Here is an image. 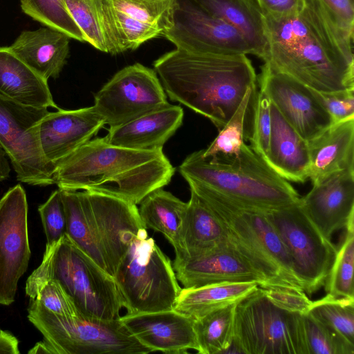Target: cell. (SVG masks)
<instances>
[{"mask_svg": "<svg viewBox=\"0 0 354 354\" xmlns=\"http://www.w3.org/2000/svg\"><path fill=\"white\" fill-rule=\"evenodd\" d=\"M263 22L264 63L318 92L354 90V36L319 0H305L291 16H263Z\"/></svg>", "mask_w": 354, "mask_h": 354, "instance_id": "6da1fadb", "label": "cell"}, {"mask_svg": "<svg viewBox=\"0 0 354 354\" xmlns=\"http://www.w3.org/2000/svg\"><path fill=\"white\" fill-rule=\"evenodd\" d=\"M169 98L208 118L219 130L257 76L246 55L197 53L176 48L153 62Z\"/></svg>", "mask_w": 354, "mask_h": 354, "instance_id": "7a4b0ae2", "label": "cell"}, {"mask_svg": "<svg viewBox=\"0 0 354 354\" xmlns=\"http://www.w3.org/2000/svg\"><path fill=\"white\" fill-rule=\"evenodd\" d=\"M175 169L162 149L138 150L91 139L56 164L55 184L63 190H85L138 205L168 185Z\"/></svg>", "mask_w": 354, "mask_h": 354, "instance_id": "3957f363", "label": "cell"}, {"mask_svg": "<svg viewBox=\"0 0 354 354\" xmlns=\"http://www.w3.org/2000/svg\"><path fill=\"white\" fill-rule=\"evenodd\" d=\"M60 190L66 234L114 277L130 243L146 228L137 205L89 191Z\"/></svg>", "mask_w": 354, "mask_h": 354, "instance_id": "277c9868", "label": "cell"}, {"mask_svg": "<svg viewBox=\"0 0 354 354\" xmlns=\"http://www.w3.org/2000/svg\"><path fill=\"white\" fill-rule=\"evenodd\" d=\"M178 171L188 185H197L263 209L297 202L300 196L250 145L236 156L206 158L202 150L188 155Z\"/></svg>", "mask_w": 354, "mask_h": 354, "instance_id": "5b68a950", "label": "cell"}, {"mask_svg": "<svg viewBox=\"0 0 354 354\" xmlns=\"http://www.w3.org/2000/svg\"><path fill=\"white\" fill-rule=\"evenodd\" d=\"M222 223L229 246L268 288L304 290L288 254L264 209L230 198L197 185H189Z\"/></svg>", "mask_w": 354, "mask_h": 354, "instance_id": "8992f818", "label": "cell"}, {"mask_svg": "<svg viewBox=\"0 0 354 354\" xmlns=\"http://www.w3.org/2000/svg\"><path fill=\"white\" fill-rule=\"evenodd\" d=\"M49 279L61 284L81 316L109 320L120 317L124 302L114 277L66 234L46 245L41 264L26 281V295Z\"/></svg>", "mask_w": 354, "mask_h": 354, "instance_id": "52a82bcc", "label": "cell"}, {"mask_svg": "<svg viewBox=\"0 0 354 354\" xmlns=\"http://www.w3.org/2000/svg\"><path fill=\"white\" fill-rule=\"evenodd\" d=\"M128 314L171 310L180 292L171 260L142 229L114 277Z\"/></svg>", "mask_w": 354, "mask_h": 354, "instance_id": "ba28073f", "label": "cell"}, {"mask_svg": "<svg viewBox=\"0 0 354 354\" xmlns=\"http://www.w3.org/2000/svg\"><path fill=\"white\" fill-rule=\"evenodd\" d=\"M28 319L54 354H147L119 319L65 317L30 299Z\"/></svg>", "mask_w": 354, "mask_h": 354, "instance_id": "9c48e42d", "label": "cell"}, {"mask_svg": "<svg viewBox=\"0 0 354 354\" xmlns=\"http://www.w3.org/2000/svg\"><path fill=\"white\" fill-rule=\"evenodd\" d=\"M299 201L264 212L282 241L305 293L312 295L325 285L337 247L311 222Z\"/></svg>", "mask_w": 354, "mask_h": 354, "instance_id": "30bf717a", "label": "cell"}, {"mask_svg": "<svg viewBox=\"0 0 354 354\" xmlns=\"http://www.w3.org/2000/svg\"><path fill=\"white\" fill-rule=\"evenodd\" d=\"M299 316L275 306L258 287L236 304L233 337L245 354H301Z\"/></svg>", "mask_w": 354, "mask_h": 354, "instance_id": "8fae6325", "label": "cell"}, {"mask_svg": "<svg viewBox=\"0 0 354 354\" xmlns=\"http://www.w3.org/2000/svg\"><path fill=\"white\" fill-rule=\"evenodd\" d=\"M177 0H91L100 24L106 53L135 50L163 36L171 25Z\"/></svg>", "mask_w": 354, "mask_h": 354, "instance_id": "7c38bea8", "label": "cell"}, {"mask_svg": "<svg viewBox=\"0 0 354 354\" xmlns=\"http://www.w3.org/2000/svg\"><path fill=\"white\" fill-rule=\"evenodd\" d=\"M49 112L0 94V146L19 181L39 186L55 184V166L44 156L38 136V124Z\"/></svg>", "mask_w": 354, "mask_h": 354, "instance_id": "4fadbf2b", "label": "cell"}, {"mask_svg": "<svg viewBox=\"0 0 354 354\" xmlns=\"http://www.w3.org/2000/svg\"><path fill=\"white\" fill-rule=\"evenodd\" d=\"M154 69L140 63L118 71L95 94L93 107L109 127L133 120L168 104Z\"/></svg>", "mask_w": 354, "mask_h": 354, "instance_id": "5bb4252c", "label": "cell"}, {"mask_svg": "<svg viewBox=\"0 0 354 354\" xmlns=\"http://www.w3.org/2000/svg\"><path fill=\"white\" fill-rule=\"evenodd\" d=\"M163 36L176 48L188 52L254 55L253 48L239 30L192 0L176 1L171 25Z\"/></svg>", "mask_w": 354, "mask_h": 354, "instance_id": "9a60e30c", "label": "cell"}, {"mask_svg": "<svg viewBox=\"0 0 354 354\" xmlns=\"http://www.w3.org/2000/svg\"><path fill=\"white\" fill-rule=\"evenodd\" d=\"M30 254L26 194L17 185L0 200V305L15 301L19 280L28 269Z\"/></svg>", "mask_w": 354, "mask_h": 354, "instance_id": "2e32d148", "label": "cell"}, {"mask_svg": "<svg viewBox=\"0 0 354 354\" xmlns=\"http://www.w3.org/2000/svg\"><path fill=\"white\" fill-rule=\"evenodd\" d=\"M261 68L257 77L260 88L301 138L310 141L333 124L310 88L266 63Z\"/></svg>", "mask_w": 354, "mask_h": 354, "instance_id": "e0dca14e", "label": "cell"}, {"mask_svg": "<svg viewBox=\"0 0 354 354\" xmlns=\"http://www.w3.org/2000/svg\"><path fill=\"white\" fill-rule=\"evenodd\" d=\"M120 320L129 333L151 352L187 353L197 351L194 319L175 309L128 314Z\"/></svg>", "mask_w": 354, "mask_h": 354, "instance_id": "ac0fdd59", "label": "cell"}, {"mask_svg": "<svg viewBox=\"0 0 354 354\" xmlns=\"http://www.w3.org/2000/svg\"><path fill=\"white\" fill-rule=\"evenodd\" d=\"M104 124L93 106L49 112L38 124L43 154L55 167L90 140Z\"/></svg>", "mask_w": 354, "mask_h": 354, "instance_id": "d6986e66", "label": "cell"}, {"mask_svg": "<svg viewBox=\"0 0 354 354\" xmlns=\"http://www.w3.org/2000/svg\"><path fill=\"white\" fill-rule=\"evenodd\" d=\"M300 205L311 222L326 238L346 228L354 218V171L336 175L313 185L300 197Z\"/></svg>", "mask_w": 354, "mask_h": 354, "instance_id": "ffe728a7", "label": "cell"}, {"mask_svg": "<svg viewBox=\"0 0 354 354\" xmlns=\"http://www.w3.org/2000/svg\"><path fill=\"white\" fill-rule=\"evenodd\" d=\"M173 267L185 288L221 282H255L268 288L265 281L229 245L196 259L174 261Z\"/></svg>", "mask_w": 354, "mask_h": 354, "instance_id": "44dd1931", "label": "cell"}, {"mask_svg": "<svg viewBox=\"0 0 354 354\" xmlns=\"http://www.w3.org/2000/svg\"><path fill=\"white\" fill-rule=\"evenodd\" d=\"M183 109L169 103L124 124L109 127L104 137L110 144L138 150L163 148L183 120Z\"/></svg>", "mask_w": 354, "mask_h": 354, "instance_id": "7402d4cb", "label": "cell"}, {"mask_svg": "<svg viewBox=\"0 0 354 354\" xmlns=\"http://www.w3.org/2000/svg\"><path fill=\"white\" fill-rule=\"evenodd\" d=\"M308 144L313 185L354 171V118L333 124Z\"/></svg>", "mask_w": 354, "mask_h": 354, "instance_id": "603a6c76", "label": "cell"}, {"mask_svg": "<svg viewBox=\"0 0 354 354\" xmlns=\"http://www.w3.org/2000/svg\"><path fill=\"white\" fill-rule=\"evenodd\" d=\"M271 129L267 154L268 165L287 181L304 183L309 179L308 142L290 126L270 101Z\"/></svg>", "mask_w": 354, "mask_h": 354, "instance_id": "cb8c5ba5", "label": "cell"}, {"mask_svg": "<svg viewBox=\"0 0 354 354\" xmlns=\"http://www.w3.org/2000/svg\"><path fill=\"white\" fill-rule=\"evenodd\" d=\"M190 193L174 261L196 259L228 245L218 217L194 192Z\"/></svg>", "mask_w": 354, "mask_h": 354, "instance_id": "d4e9b609", "label": "cell"}, {"mask_svg": "<svg viewBox=\"0 0 354 354\" xmlns=\"http://www.w3.org/2000/svg\"><path fill=\"white\" fill-rule=\"evenodd\" d=\"M70 37L50 27L24 30L8 48L44 79L59 76L69 54Z\"/></svg>", "mask_w": 354, "mask_h": 354, "instance_id": "484cf974", "label": "cell"}, {"mask_svg": "<svg viewBox=\"0 0 354 354\" xmlns=\"http://www.w3.org/2000/svg\"><path fill=\"white\" fill-rule=\"evenodd\" d=\"M48 80L18 58L8 47H0V94L19 104L37 108H60Z\"/></svg>", "mask_w": 354, "mask_h": 354, "instance_id": "4316f807", "label": "cell"}, {"mask_svg": "<svg viewBox=\"0 0 354 354\" xmlns=\"http://www.w3.org/2000/svg\"><path fill=\"white\" fill-rule=\"evenodd\" d=\"M201 8L236 28L263 59L267 42L263 15L257 0H192Z\"/></svg>", "mask_w": 354, "mask_h": 354, "instance_id": "83f0119b", "label": "cell"}, {"mask_svg": "<svg viewBox=\"0 0 354 354\" xmlns=\"http://www.w3.org/2000/svg\"><path fill=\"white\" fill-rule=\"evenodd\" d=\"M259 287L255 282H221L181 288L174 309L198 318L212 311L239 302Z\"/></svg>", "mask_w": 354, "mask_h": 354, "instance_id": "f1b7e54d", "label": "cell"}, {"mask_svg": "<svg viewBox=\"0 0 354 354\" xmlns=\"http://www.w3.org/2000/svg\"><path fill=\"white\" fill-rule=\"evenodd\" d=\"M140 204L139 215L146 228L162 234L176 250L187 203L159 188L147 195Z\"/></svg>", "mask_w": 354, "mask_h": 354, "instance_id": "f546056e", "label": "cell"}, {"mask_svg": "<svg viewBox=\"0 0 354 354\" xmlns=\"http://www.w3.org/2000/svg\"><path fill=\"white\" fill-rule=\"evenodd\" d=\"M257 93V86L248 88L232 116L219 130L208 147L202 149L204 157L230 156L239 153L245 141L249 138Z\"/></svg>", "mask_w": 354, "mask_h": 354, "instance_id": "4dcf8cb0", "label": "cell"}, {"mask_svg": "<svg viewBox=\"0 0 354 354\" xmlns=\"http://www.w3.org/2000/svg\"><path fill=\"white\" fill-rule=\"evenodd\" d=\"M235 306L230 304L194 319L198 353L221 354L229 346L234 333Z\"/></svg>", "mask_w": 354, "mask_h": 354, "instance_id": "1f68e13d", "label": "cell"}, {"mask_svg": "<svg viewBox=\"0 0 354 354\" xmlns=\"http://www.w3.org/2000/svg\"><path fill=\"white\" fill-rule=\"evenodd\" d=\"M301 354H353L354 346L308 312L299 315Z\"/></svg>", "mask_w": 354, "mask_h": 354, "instance_id": "d6a6232c", "label": "cell"}, {"mask_svg": "<svg viewBox=\"0 0 354 354\" xmlns=\"http://www.w3.org/2000/svg\"><path fill=\"white\" fill-rule=\"evenodd\" d=\"M346 234L338 247L325 283L327 294L354 299V218L346 227Z\"/></svg>", "mask_w": 354, "mask_h": 354, "instance_id": "836d02e7", "label": "cell"}, {"mask_svg": "<svg viewBox=\"0 0 354 354\" xmlns=\"http://www.w3.org/2000/svg\"><path fill=\"white\" fill-rule=\"evenodd\" d=\"M308 313L354 346V299L326 294L312 301Z\"/></svg>", "mask_w": 354, "mask_h": 354, "instance_id": "e575fe53", "label": "cell"}, {"mask_svg": "<svg viewBox=\"0 0 354 354\" xmlns=\"http://www.w3.org/2000/svg\"><path fill=\"white\" fill-rule=\"evenodd\" d=\"M22 11L46 26L64 32L71 39L84 41V38L64 0H21Z\"/></svg>", "mask_w": 354, "mask_h": 354, "instance_id": "d590c367", "label": "cell"}, {"mask_svg": "<svg viewBox=\"0 0 354 354\" xmlns=\"http://www.w3.org/2000/svg\"><path fill=\"white\" fill-rule=\"evenodd\" d=\"M71 17L83 34L84 41L106 53V46L91 0H64Z\"/></svg>", "mask_w": 354, "mask_h": 354, "instance_id": "8d00e7d4", "label": "cell"}, {"mask_svg": "<svg viewBox=\"0 0 354 354\" xmlns=\"http://www.w3.org/2000/svg\"><path fill=\"white\" fill-rule=\"evenodd\" d=\"M30 299L39 302L50 312L62 317L81 316L72 298L55 279H49L27 295Z\"/></svg>", "mask_w": 354, "mask_h": 354, "instance_id": "74e56055", "label": "cell"}, {"mask_svg": "<svg viewBox=\"0 0 354 354\" xmlns=\"http://www.w3.org/2000/svg\"><path fill=\"white\" fill-rule=\"evenodd\" d=\"M270 129V100L260 88L255 99L248 140L252 149L263 159L268 149Z\"/></svg>", "mask_w": 354, "mask_h": 354, "instance_id": "f35d334b", "label": "cell"}, {"mask_svg": "<svg viewBox=\"0 0 354 354\" xmlns=\"http://www.w3.org/2000/svg\"><path fill=\"white\" fill-rule=\"evenodd\" d=\"M38 212L46 236V245L56 243L66 234V230L61 190L58 189L54 191L48 200L39 206Z\"/></svg>", "mask_w": 354, "mask_h": 354, "instance_id": "ab89813d", "label": "cell"}, {"mask_svg": "<svg viewBox=\"0 0 354 354\" xmlns=\"http://www.w3.org/2000/svg\"><path fill=\"white\" fill-rule=\"evenodd\" d=\"M311 90L330 115L333 124L354 118V90L331 93Z\"/></svg>", "mask_w": 354, "mask_h": 354, "instance_id": "60d3db41", "label": "cell"}, {"mask_svg": "<svg viewBox=\"0 0 354 354\" xmlns=\"http://www.w3.org/2000/svg\"><path fill=\"white\" fill-rule=\"evenodd\" d=\"M261 288L266 297L281 310L299 315L309 310L312 301L304 291L289 288Z\"/></svg>", "mask_w": 354, "mask_h": 354, "instance_id": "b9f144b4", "label": "cell"}, {"mask_svg": "<svg viewBox=\"0 0 354 354\" xmlns=\"http://www.w3.org/2000/svg\"><path fill=\"white\" fill-rule=\"evenodd\" d=\"M336 23L354 36V0H319Z\"/></svg>", "mask_w": 354, "mask_h": 354, "instance_id": "7bdbcfd3", "label": "cell"}, {"mask_svg": "<svg viewBox=\"0 0 354 354\" xmlns=\"http://www.w3.org/2000/svg\"><path fill=\"white\" fill-rule=\"evenodd\" d=\"M263 16L281 18L298 13L305 0H257Z\"/></svg>", "mask_w": 354, "mask_h": 354, "instance_id": "ee69618b", "label": "cell"}, {"mask_svg": "<svg viewBox=\"0 0 354 354\" xmlns=\"http://www.w3.org/2000/svg\"><path fill=\"white\" fill-rule=\"evenodd\" d=\"M19 340L10 332L0 330V354H19Z\"/></svg>", "mask_w": 354, "mask_h": 354, "instance_id": "f6af8a7d", "label": "cell"}, {"mask_svg": "<svg viewBox=\"0 0 354 354\" xmlns=\"http://www.w3.org/2000/svg\"><path fill=\"white\" fill-rule=\"evenodd\" d=\"M10 173V166L6 158V154L0 146V181H3L8 178Z\"/></svg>", "mask_w": 354, "mask_h": 354, "instance_id": "bcb514c9", "label": "cell"}, {"mask_svg": "<svg viewBox=\"0 0 354 354\" xmlns=\"http://www.w3.org/2000/svg\"><path fill=\"white\" fill-rule=\"evenodd\" d=\"M28 353H48L54 354L53 349L48 345L44 340L43 342H37L29 351Z\"/></svg>", "mask_w": 354, "mask_h": 354, "instance_id": "7dc6e473", "label": "cell"}]
</instances>
